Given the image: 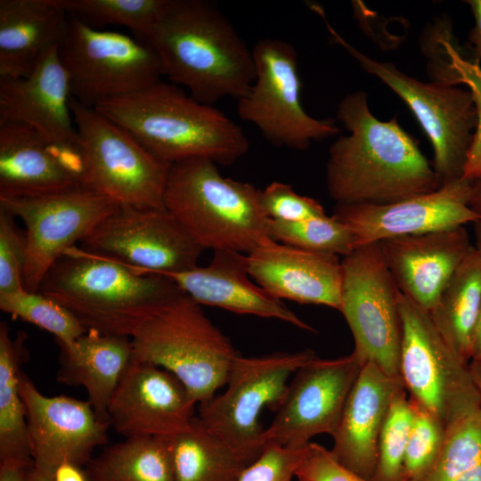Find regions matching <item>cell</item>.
I'll list each match as a JSON object with an SVG mask.
<instances>
[{
    "label": "cell",
    "mask_w": 481,
    "mask_h": 481,
    "mask_svg": "<svg viewBox=\"0 0 481 481\" xmlns=\"http://www.w3.org/2000/svg\"><path fill=\"white\" fill-rule=\"evenodd\" d=\"M337 118L350 133L329 150L326 184L337 204L388 203L441 186L415 139L395 117L378 119L364 91L344 96Z\"/></svg>",
    "instance_id": "1"
},
{
    "label": "cell",
    "mask_w": 481,
    "mask_h": 481,
    "mask_svg": "<svg viewBox=\"0 0 481 481\" xmlns=\"http://www.w3.org/2000/svg\"><path fill=\"white\" fill-rule=\"evenodd\" d=\"M145 41L158 55L162 75L203 104L238 101L255 81L252 50L209 1L169 0Z\"/></svg>",
    "instance_id": "2"
},
{
    "label": "cell",
    "mask_w": 481,
    "mask_h": 481,
    "mask_svg": "<svg viewBox=\"0 0 481 481\" xmlns=\"http://www.w3.org/2000/svg\"><path fill=\"white\" fill-rule=\"evenodd\" d=\"M94 109L169 164L206 158L217 165H232L249 149L248 137L235 121L172 83L160 80Z\"/></svg>",
    "instance_id": "3"
},
{
    "label": "cell",
    "mask_w": 481,
    "mask_h": 481,
    "mask_svg": "<svg viewBox=\"0 0 481 481\" xmlns=\"http://www.w3.org/2000/svg\"><path fill=\"white\" fill-rule=\"evenodd\" d=\"M38 292L69 310L87 330L130 338L159 307L184 293L167 275L141 273L76 246L50 267Z\"/></svg>",
    "instance_id": "4"
},
{
    "label": "cell",
    "mask_w": 481,
    "mask_h": 481,
    "mask_svg": "<svg viewBox=\"0 0 481 481\" xmlns=\"http://www.w3.org/2000/svg\"><path fill=\"white\" fill-rule=\"evenodd\" d=\"M164 206L203 249L248 254L270 239L261 190L224 177L209 159L171 165Z\"/></svg>",
    "instance_id": "5"
},
{
    "label": "cell",
    "mask_w": 481,
    "mask_h": 481,
    "mask_svg": "<svg viewBox=\"0 0 481 481\" xmlns=\"http://www.w3.org/2000/svg\"><path fill=\"white\" fill-rule=\"evenodd\" d=\"M135 358L174 374L199 404L224 386L237 353L201 305L183 293L159 307L131 336Z\"/></svg>",
    "instance_id": "6"
},
{
    "label": "cell",
    "mask_w": 481,
    "mask_h": 481,
    "mask_svg": "<svg viewBox=\"0 0 481 481\" xmlns=\"http://www.w3.org/2000/svg\"><path fill=\"white\" fill-rule=\"evenodd\" d=\"M86 186L118 205L165 208L172 164L156 158L130 134L72 96Z\"/></svg>",
    "instance_id": "7"
},
{
    "label": "cell",
    "mask_w": 481,
    "mask_h": 481,
    "mask_svg": "<svg viewBox=\"0 0 481 481\" xmlns=\"http://www.w3.org/2000/svg\"><path fill=\"white\" fill-rule=\"evenodd\" d=\"M328 29L330 39L341 45L361 67L379 78L411 109L434 151V169L440 184L462 177L477 126L471 94L457 86L422 82L393 63L374 60L346 42L329 23L320 5L314 8Z\"/></svg>",
    "instance_id": "8"
},
{
    "label": "cell",
    "mask_w": 481,
    "mask_h": 481,
    "mask_svg": "<svg viewBox=\"0 0 481 481\" xmlns=\"http://www.w3.org/2000/svg\"><path fill=\"white\" fill-rule=\"evenodd\" d=\"M59 56L71 96L89 108L142 91L163 76L159 59L146 41L91 27L73 16Z\"/></svg>",
    "instance_id": "9"
},
{
    "label": "cell",
    "mask_w": 481,
    "mask_h": 481,
    "mask_svg": "<svg viewBox=\"0 0 481 481\" xmlns=\"http://www.w3.org/2000/svg\"><path fill=\"white\" fill-rule=\"evenodd\" d=\"M311 349L234 358L225 391L200 404V422L209 431L256 460L264 451L259 416L265 407L277 410L289 377L315 357Z\"/></svg>",
    "instance_id": "10"
},
{
    "label": "cell",
    "mask_w": 481,
    "mask_h": 481,
    "mask_svg": "<svg viewBox=\"0 0 481 481\" xmlns=\"http://www.w3.org/2000/svg\"><path fill=\"white\" fill-rule=\"evenodd\" d=\"M256 78L249 93L237 101V114L257 127L276 147L306 150L313 142L338 135L334 119L306 113L300 100L298 53L289 42L266 37L252 48Z\"/></svg>",
    "instance_id": "11"
},
{
    "label": "cell",
    "mask_w": 481,
    "mask_h": 481,
    "mask_svg": "<svg viewBox=\"0 0 481 481\" xmlns=\"http://www.w3.org/2000/svg\"><path fill=\"white\" fill-rule=\"evenodd\" d=\"M400 378L409 399L441 420L481 404L469 363L445 342L430 314L399 291Z\"/></svg>",
    "instance_id": "12"
},
{
    "label": "cell",
    "mask_w": 481,
    "mask_h": 481,
    "mask_svg": "<svg viewBox=\"0 0 481 481\" xmlns=\"http://www.w3.org/2000/svg\"><path fill=\"white\" fill-rule=\"evenodd\" d=\"M343 314L354 338L353 354L400 378L402 326L399 290L379 242L360 246L341 260Z\"/></svg>",
    "instance_id": "13"
},
{
    "label": "cell",
    "mask_w": 481,
    "mask_h": 481,
    "mask_svg": "<svg viewBox=\"0 0 481 481\" xmlns=\"http://www.w3.org/2000/svg\"><path fill=\"white\" fill-rule=\"evenodd\" d=\"M81 244L141 273L163 275L198 266L204 250L166 208L127 205H118Z\"/></svg>",
    "instance_id": "14"
},
{
    "label": "cell",
    "mask_w": 481,
    "mask_h": 481,
    "mask_svg": "<svg viewBox=\"0 0 481 481\" xmlns=\"http://www.w3.org/2000/svg\"><path fill=\"white\" fill-rule=\"evenodd\" d=\"M117 206L86 185L37 197L0 198V208L25 225L24 289L37 292L54 262L81 242Z\"/></svg>",
    "instance_id": "15"
},
{
    "label": "cell",
    "mask_w": 481,
    "mask_h": 481,
    "mask_svg": "<svg viewBox=\"0 0 481 481\" xmlns=\"http://www.w3.org/2000/svg\"><path fill=\"white\" fill-rule=\"evenodd\" d=\"M363 366L353 353L336 359L316 355L301 366L273 421L264 429L265 446L301 449L316 436H332Z\"/></svg>",
    "instance_id": "16"
},
{
    "label": "cell",
    "mask_w": 481,
    "mask_h": 481,
    "mask_svg": "<svg viewBox=\"0 0 481 481\" xmlns=\"http://www.w3.org/2000/svg\"><path fill=\"white\" fill-rule=\"evenodd\" d=\"M471 183L461 177L436 191L393 202L337 204L332 216L348 226L355 249L387 239L465 226L481 218L469 207Z\"/></svg>",
    "instance_id": "17"
},
{
    "label": "cell",
    "mask_w": 481,
    "mask_h": 481,
    "mask_svg": "<svg viewBox=\"0 0 481 481\" xmlns=\"http://www.w3.org/2000/svg\"><path fill=\"white\" fill-rule=\"evenodd\" d=\"M20 391L25 405L34 467L53 476L61 464L80 467L108 440L110 424L101 420L88 400L42 394L24 373Z\"/></svg>",
    "instance_id": "18"
},
{
    "label": "cell",
    "mask_w": 481,
    "mask_h": 481,
    "mask_svg": "<svg viewBox=\"0 0 481 481\" xmlns=\"http://www.w3.org/2000/svg\"><path fill=\"white\" fill-rule=\"evenodd\" d=\"M196 404L174 374L135 358L110 399L108 420L125 437L169 439L191 424Z\"/></svg>",
    "instance_id": "19"
},
{
    "label": "cell",
    "mask_w": 481,
    "mask_h": 481,
    "mask_svg": "<svg viewBox=\"0 0 481 481\" xmlns=\"http://www.w3.org/2000/svg\"><path fill=\"white\" fill-rule=\"evenodd\" d=\"M70 99L69 76L53 46L28 76L0 79V123L28 126L57 150L81 155Z\"/></svg>",
    "instance_id": "20"
},
{
    "label": "cell",
    "mask_w": 481,
    "mask_h": 481,
    "mask_svg": "<svg viewBox=\"0 0 481 481\" xmlns=\"http://www.w3.org/2000/svg\"><path fill=\"white\" fill-rule=\"evenodd\" d=\"M379 243L398 290L428 313L473 248L465 226Z\"/></svg>",
    "instance_id": "21"
},
{
    "label": "cell",
    "mask_w": 481,
    "mask_h": 481,
    "mask_svg": "<svg viewBox=\"0 0 481 481\" xmlns=\"http://www.w3.org/2000/svg\"><path fill=\"white\" fill-rule=\"evenodd\" d=\"M247 261L252 280L274 298L340 310L343 273L338 256L268 239L247 254Z\"/></svg>",
    "instance_id": "22"
},
{
    "label": "cell",
    "mask_w": 481,
    "mask_h": 481,
    "mask_svg": "<svg viewBox=\"0 0 481 481\" xmlns=\"http://www.w3.org/2000/svg\"><path fill=\"white\" fill-rule=\"evenodd\" d=\"M86 184L81 155L51 146L28 126L0 123V198H29Z\"/></svg>",
    "instance_id": "23"
},
{
    "label": "cell",
    "mask_w": 481,
    "mask_h": 481,
    "mask_svg": "<svg viewBox=\"0 0 481 481\" xmlns=\"http://www.w3.org/2000/svg\"><path fill=\"white\" fill-rule=\"evenodd\" d=\"M401 378L373 363L363 364L345 404L330 449L345 467L371 481L378 463L380 431Z\"/></svg>",
    "instance_id": "24"
},
{
    "label": "cell",
    "mask_w": 481,
    "mask_h": 481,
    "mask_svg": "<svg viewBox=\"0 0 481 481\" xmlns=\"http://www.w3.org/2000/svg\"><path fill=\"white\" fill-rule=\"evenodd\" d=\"M200 305L219 307L239 314L278 319L299 329L314 331L278 299L251 281L247 254L215 250L210 263L167 275Z\"/></svg>",
    "instance_id": "25"
},
{
    "label": "cell",
    "mask_w": 481,
    "mask_h": 481,
    "mask_svg": "<svg viewBox=\"0 0 481 481\" xmlns=\"http://www.w3.org/2000/svg\"><path fill=\"white\" fill-rule=\"evenodd\" d=\"M69 15L55 0H0V79L24 77L62 42Z\"/></svg>",
    "instance_id": "26"
},
{
    "label": "cell",
    "mask_w": 481,
    "mask_h": 481,
    "mask_svg": "<svg viewBox=\"0 0 481 481\" xmlns=\"http://www.w3.org/2000/svg\"><path fill=\"white\" fill-rule=\"evenodd\" d=\"M59 346L58 380L83 387L98 418L109 423L110 399L135 360L131 338L88 330L72 345Z\"/></svg>",
    "instance_id": "27"
},
{
    "label": "cell",
    "mask_w": 481,
    "mask_h": 481,
    "mask_svg": "<svg viewBox=\"0 0 481 481\" xmlns=\"http://www.w3.org/2000/svg\"><path fill=\"white\" fill-rule=\"evenodd\" d=\"M27 334L12 337L0 322V462L34 465L25 405L20 391V366L29 355Z\"/></svg>",
    "instance_id": "28"
},
{
    "label": "cell",
    "mask_w": 481,
    "mask_h": 481,
    "mask_svg": "<svg viewBox=\"0 0 481 481\" xmlns=\"http://www.w3.org/2000/svg\"><path fill=\"white\" fill-rule=\"evenodd\" d=\"M168 442L175 481H238L255 461L207 429L197 416Z\"/></svg>",
    "instance_id": "29"
},
{
    "label": "cell",
    "mask_w": 481,
    "mask_h": 481,
    "mask_svg": "<svg viewBox=\"0 0 481 481\" xmlns=\"http://www.w3.org/2000/svg\"><path fill=\"white\" fill-rule=\"evenodd\" d=\"M480 305L481 265L472 248L428 313L445 342L467 363Z\"/></svg>",
    "instance_id": "30"
},
{
    "label": "cell",
    "mask_w": 481,
    "mask_h": 481,
    "mask_svg": "<svg viewBox=\"0 0 481 481\" xmlns=\"http://www.w3.org/2000/svg\"><path fill=\"white\" fill-rule=\"evenodd\" d=\"M91 481H175L168 439L125 437L86 465Z\"/></svg>",
    "instance_id": "31"
},
{
    "label": "cell",
    "mask_w": 481,
    "mask_h": 481,
    "mask_svg": "<svg viewBox=\"0 0 481 481\" xmlns=\"http://www.w3.org/2000/svg\"><path fill=\"white\" fill-rule=\"evenodd\" d=\"M452 24L440 21L431 29L432 40L426 48L432 81L458 86L462 84L471 94L477 113V126L469 147L462 178L475 181L481 177V66L462 53L453 38Z\"/></svg>",
    "instance_id": "32"
},
{
    "label": "cell",
    "mask_w": 481,
    "mask_h": 481,
    "mask_svg": "<svg viewBox=\"0 0 481 481\" xmlns=\"http://www.w3.org/2000/svg\"><path fill=\"white\" fill-rule=\"evenodd\" d=\"M420 481H481V404L445 425L441 452Z\"/></svg>",
    "instance_id": "33"
},
{
    "label": "cell",
    "mask_w": 481,
    "mask_h": 481,
    "mask_svg": "<svg viewBox=\"0 0 481 481\" xmlns=\"http://www.w3.org/2000/svg\"><path fill=\"white\" fill-rule=\"evenodd\" d=\"M69 15L86 24L123 26L145 41L165 12L169 0H55Z\"/></svg>",
    "instance_id": "34"
},
{
    "label": "cell",
    "mask_w": 481,
    "mask_h": 481,
    "mask_svg": "<svg viewBox=\"0 0 481 481\" xmlns=\"http://www.w3.org/2000/svg\"><path fill=\"white\" fill-rule=\"evenodd\" d=\"M0 309L53 334L59 346H70L87 331L69 310L38 291L0 294Z\"/></svg>",
    "instance_id": "35"
},
{
    "label": "cell",
    "mask_w": 481,
    "mask_h": 481,
    "mask_svg": "<svg viewBox=\"0 0 481 481\" xmlns=\"http://www.w3.org/2000/svg\"><path fill=\"white\" fill-rule=\"evenodd\" d=\"M268 235L289 246L343 257L355 249V237L348 226L326 214L295 223L269 219Z\"/></svg>",
    "instance_id": "36"
},
{
    "label": "cell",
    "mask_w": 481,
    "mask_h": 481,
    "mask_svg": "<svg viewBox=\"0 0 481 481\" xmlns=\"http://www.w3.org/2000/svg\"><path fill=\"white\" fill-rule=\"evenodd\" d=\"M412 420V404L404 387L394 396L385 418L379 438L377 468L371 481H401Z\"/></svg>",
    "instance_id": "37"
},
{
    "label": "cell",
    "mask_w": 481,
    "mask_h": 481,
    "mask_svg": "<svg viewBox=\"0 0 481 481\" xmlns=\"http://www.w3.org/2000/svg\"><path fill=\"white\" fill-rule=\"evenodd\" d=\"M411 403L413 420L405 448L401 481H420L428 474L441 452L445 435V426L441 420L419 404Z\"/></svg>",
    "instance_id": "38"
},
{
    "label": "cell",
    "mask_w": 481,
    "mask_h": 481,
    "mask_svg": "<svg viewBox=\"0 0 481 481\" xmlns=\"http://www.w3.org/2000/svg\"><path fill=\"white\" fill-rule=\"evenodd\" d=\"M15 218L0 208V294L24 289L26 235Z\"/></svg>",
    "instance_id": "39"
},
{
    "label": "cell",
    "mask_w": 481,
    "mask_h": 481,
    "mask_svg": "<svg viewBox=\"0 0 481 481\" xmlns=\"http://www.w3.org/2000/svg\"><path fill=\"white\" fill-rule=\"evenodd\" d=\"M261 204L267 217L275 221L295 223L325 215L319 201L277 181L261 190Z\"/></svg>",
    "instance_id": "40"
},
{
    "label": "cell",
    "mask_w": 481,
    "mask_h": 481,
    "mask_svg": "<svg viewBox=\"0 0 481 481\" xmlns=\"http://www.w3.org/2000/svg\"><path fill=\"white\" fill-rule=\"evenodd\" d=\"M304 448L268 444L244 469L238 481H296L295 472Z\"/></svg>",
    "instance_id": "41"
},
{
    "label": "cell",
    "mask_w": 481,
    "mask_h": 481,
    "mask_svg": "<svg viewBox=\"0 0 481 481\" xmlns=\"http://www.w3.org/2000/svg\"><path fill=\"white\" fill-rule=\"evenodd\" d=\"M296 481H369L345 467L330 450L310 442L295 472Z\"/></svg>",
    "instance_id": "42"
},
{
    "label": "cell",
    "mask_w": 481,
    "mask_h": 481,
    "mask_svg": "<svg viewBox=\"0 0 481 481\" xmlns=\"http://www.w3.org/2000/svg\"><path fill=\"white\" fill-rule=\"evenodd\" d=\"M475 19V25L469 34V43L471 50L470 60L477 64L481 61V0H468Z\"/></svg>",
    "instance_id": "43"
},
{
    "label": "cell",
    "mask_w": 481,
    "mask_h": 481,
    "mask_svg": "<svg viewBox=\"0 0 481 481\" xmlns=\"http://www.w3.org/2000/svg\"><path fill=\"white\" fill-rule=\"evenodd\" d=\"M33 466L12 461L0 462V481H30Z\"/></svg>",
    "instance_id": "44"
},
{
    "label": "cell",
    "mask_w": 481,
    "mask_h": 481,
    "mask_svg": "<svg viewBox=\"0 0 481 481\" xmlns=\"http://www.w3.org/2000/svg\"><path fill=\"white\" fill-rule=\"evenodd\" d=\"M53 481H91L82 467L66 462L60 465L53 475Z\"/></svg>",
    "instance_id": "45"
},
{
    "label": "cell",
    "mask_w": 481,
    "mask_h": 481,
    "mask_svg": "<svg viewBox=\"0 0 481 481\" xmlns=\"http://www.w3.org/2000/svg\"><path fill=\"white\" fill-rule=\"evenodd\" d=\"M469 207L481 216V177L471 183Z\"/></svg>",
    "instance_id": "46"
},
{
    "label": "cell",
    "mask_w": 481,
    "mask_h": 481,
    "mask_svg": "<svg viewBox=\"0 0 481 481\" xmlns=\"http://www.w3.org/2000/svg\"><path fill=\"white\" fill-rule=\"evenodd\" d=\"M481 356V305L477 320L475 326L473 341H472V356L471 359ZM470 359V360H471Z\"/></svg>",
    "instance_id": "47"
},
{
    "label": "cell",
    "mask_w": 481,
    "mask_h": 481,
    "mask_svg": "<svg viewBox=\"0 0 481 481\" xmlns=\"http://www.w3.org/2000/svg\"><path fill=\"white\" fill-rule=\"evenodd\" d=\"M469 368L474 384L481 396V356L471 359L469 363Z\"/></svg>",
    "instance_id": "48"
},
{
    "label": "cell",
    "mask_w": 481,
    "mask_h": 481,
    "mask_svg": "<svg viewBox=\"0 0 481 481\" xmlns=\"http://www.w3.org/2000/svg\"><path fill=\"white\" fill-rule=\"evenodd\" d=\"M474 242L473 249L481 265V218L473 224Z\"/></svg>",
    "instance_id": "49"
},
{
    "label": "cell",
    "mask_w": 481,
    "mask_h": 481,
    "mask_svg": "<svg viewBox=\"0 0 481 481\" xmlns=\"http://www.w3.org/2000/svg\"><path fill=\"white\" fill-rule=\"evenodd\" d=\"M30 481H53V476L45 474L34 466L30 470Z\"/></svg>",
    "instance_id": "50"
}]
</instances>
